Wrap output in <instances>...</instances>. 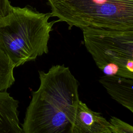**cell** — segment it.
Wrapping results in <instances>:
<instances>
[{
  "mask_svg": "<svg viewBox=\"0 0 133 133\" xmlns=\"http://www.w3.org/2000/svg\"><path fill=\"white\" fill-rule=\"evenodd\" d=\"M99 82L112 98L133 113V79L104 75Z\"/></svg>",
  "mask_w": 133,
  "mask_h": 133,
  "instance_id": "obj_5",
  "label": "cell"
},
{
  "mask_svg": "<svg viewBox=\"0 0 133 133\" xmlns=\"http://www.w3.org/2000/svg\"><path fill=\"white\" fill-rule=\"evenodd\" d=\"M15 66L9 58L0 51V91L7 90L15 83Z\"/></svg>",
  "mask_w": 133,
  "mask_h": 133,
  "instance_id": "obj_8",
  "label": "cell"
},
{
  "mask_svg": "<svg viewBox=\"0 0 133 133\" xmlns=\"http://www.w3.org/2000/svg\"><path fill=\"white\" fill-rule=\"evenodd\" d=\"M12 8L9 0H0V18L7 15Z\"/></svg>",
  "mask_w": 133,
  "mask_h": 133,
  "instance_id": "obj_10",
  "label": "cell"
},
{
  "mask_svg": "<svg viewBox=\"0 0 133 133\" xmlns=\"http://www.w3.org/2000/svg\"><path fill=\"white\" fill-rule=\"evenodd\" d=\"M51 16L82 31L133 32V0H47Z\"/></svg>",
  "mask_w": 133,
  "mask_h": 133,
  "instance_id": "obj_3",
  "label": "cell"
},
{
  "mask_svg": "<svg viewBox=\"0 0 133 133\" xmlns=\"http://www.w3.org/2000/svg\"><path fill=\"white\" fill-rule=\"evenodd\" d=\"M40 84L32 93L21 124L23 133H73L78 82L64 64L39 71Z\"/></svg>",
  "mask_w": 133,
  "mask_h": 133,
  "instance_id": "obj_1",
  "label": "cell"
},
{
  "mask_svg": "<svg viewBox=\"0 0 133 133\" xmlns=\"http://www.w3.org/2000/svg\"><path fill=\"white\" fill-rule=\"evenodd\" d=\"M110 123L112 133H133V126L117 117H111Z\"/></svg>",
  "mask_w": 133,
  "mask_h": 133,
  "instance_id": "obj_9",
  "label": "cell"
},
{
  "mask_svg": "<svg viewBox=\"0 0 133 133\" xmlns=\"http://www.w3.org/2000/svg\"><path fill=\"white\" fill-rule=\"evenodd\" d=\"M50 13H40L27 7H12L0 18V51L15 67L48 52L50 33L56 21H49Z\"/></svg>",
  "mask_w": 133,
  "mask_h": 133,
  "instance_id": "obj_2",
  "label": "cell"
},
{
  "mask_svg": "<svg viewBox=\"0 0 133 133\" xmlns=\"http://www.w3.org/2000/svg\"><path fill=\"white\" fill-rule=\"evenodd\" d=\"M18 107L19 101L7 90L0 91V133H23Z\"/></svg>",
  "mask_w": 133,
  "mask_h": 133,
  "instance_id": "obj_6",
  "label": "cell"
},
{
  "mask_svg": "<svg viewBox=\"0 0 133 133\" xmlns=\"http://www.w3.org/2000/svg\"><path fill=\"white\" fill-rule=\"evenodd\" d=\"M114 50L121 71L125 77L133 79V32L118 34Z\"/></svg>",
  "mask_w": 133,
  "mask_h": 133,
  "instance_id": "obj_7",
  "label": "cell"
},
{
  "mask_svg": "<svg viewBox=\"0 0 133 133\" xmlns=\"http://www.w3.org/2000/svg\"><path fill=\"white\" fill-rule=\"evenodd\" d=\"M73 133H112L111 124L100 113L89 109L79 101L73 127Z\"/></svg>",
  "mask_w": 133,
  "mask_h": 133,
  "instance_id": "obj_4",
  "label": "cell"
}]
</instances>
